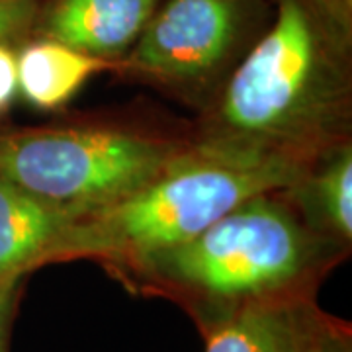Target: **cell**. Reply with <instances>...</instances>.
I'll list each match as a JSON object with an SVG mask.
<instances>
[{"label":"cell","mask_w":352,"mask_h":352,"mask_svg":"<svg viewBox=\"0 0 352 352\" xmlns=\"http://www.w3.org/2000/svg\"><path fill=\"white\" fill-rule=\"evenodd\" d=\"M206 352H351L342 325L300 292L219 305Z\"/></svg>","instance_id":"cell-6"},{"label":"cell","mask_w":352,"mask_h":352,"mask_svg":"<svg viewBox=\"0 0 352 352\" xmlns=\"http://www.w3.org/2000/svg\"><path fill=\"white\" fill-rule=\"evenodd\" d=\"M344 108V85L329 69L300 0H280L276 20L227 82L215 138L314 157Z\"/></svg>","instance_id":"cell-2"},{"label":"cell","mask_w":352,"mask_h":352,"mask_svg":"<svg viewBox=\"0 0 352 352\" xmlns=\"http://www.w3.org/2000/svg\"><path fill=\"white\" fill-rule=\"evenodd\" d=\"M18 92V53L0 43V112H4Z\"/></svg>","instance_id":"cell-13"},{"label":"cell","mask_w":352,"mask_h":352,"mask_svg":"<svg viewBox=\"0 0 352 352\" xmlns=\"http://www.w3.org/2000/svg\"><path fill=\"white\" fill-rule=\"evenodd\" d=\"M186 145L113 127L0 133V176L73 219L126 198Z\"/></svg>","instance_id":"cell-4"},{"label":"cell","mask_w":352,"mask_h":352,"mask_svg":"<svg viewBox=\"0 0 352 352\" xmlns=\"http://www.w3.org/2000/svg\"><path fill=\"white\" fill-rule=\"evenodd\" d=\"M108 67L110 61L41 39L18 53V90L32 106L55 110L71 100L94 73Z\"/></svg>","instance_id":"cell-9"},{"label":"cell","mask_w":352,"mask_h":352,"mask_svg":"<svg viewBox=\"0 0 352 352\" xmlns=\"http://www.w3.org/2000/svg\"><path fill=\"white\" fill-rule=\"evenodd\" d=\"M159 0H55L41 20L45 39L104 61L129 51Z\"/></svg>","instance_id":"cell-7"},{"label":"cell","mask_w":352,"mask_h":352,"mask_svg":"<svg viewBox=\"0 0 352 352\" xmlns=\"http://www.w3.org/2000/svg\"><path fill=\"white\" fill-rule=\"evenodd\" d=\"M278 194L241 201L192 241L138 268L217 305L300 292L325 256V239Z\"/></svg>","instance_id":"cell-3"},{"label":"cell","mask_w":352,"mask_h":352,"mask_svg":"<svg viewBox=\"0 0 352 352\" xmlns=\"http://www.w3.org/2000/svg\"><path fill=\"white\" fill-rule=\"evenodd\" d=\"M73 217L43 204L0 176V278L24 276Z\"/></svg>","instance_id":"cell-8"},{"label":"cell","mask_w":352,"mask_h":352,"mask_svg":"<svg viewBox=\"0 0 352 352\" xmlns=\"http://www.w3.org/2000/svg\"><path fill=\"white\" fill-rule=\"evenodd\" d=\"M239 24L237 0H168L129 50L126 67L163 82L201 80L226 59Z\"/></svg>","instance_id":"cell-5"},{"label":"cell","mask_w":352,"mask_h":352,"mask_svg":"<svg viewBox=\"0 0 352 352\" xmlns=\"http://www.w3.org/2000/svg\"><path fill=\"white\" fill-rule=\"evenodd\" d=\"M325 24L342 47L349 41L352 30V0H315Z\"/></svg>","instance_id":"cell-12"},{"label":"cell","mask_w":352,"mask_h":352,"mask_svg":"<svg viewBox=\"0 0 352 352\" xmlns=\"http://www.w3.org/2000/svg\"><path fill=\"white\" fill-rule=\"evenodd\" d=\"M311 157L208 135L126 198L75 217L43 264L106 258L133 266L200 235L241 201L294 188Z\"/></svg>","instance_id":"cell-1"},{"label":"cell","mask_w":352,"mask_h":352,"mask_svg":"<svg viewBox=\"0 0 352 352\" xmlns=\"http://www.w3.org/2000/svg\"><path fill=\"white\" fill-rule=\"evenodd\" d=\"M39 18V0H0V43L10 45L28 36Z\"/></svg>","instance_id":"cell-11"},{"label":"cell","mask_w":352,"mask_h":352,"mask_svg":"<svg viewBox=\"0 0 352 352\" xmlns=\"http://www.w3.org/2000/svg\"><path fill=\"white\" fill-rule=\"evenodd\" d=\"M20 280L22 276L0 278V352H6L8 327H10V319H12Z\"/></svg>","instance_id":"cell-14"},{"label":"cell","mask_w":352,"mask_h":352,"mask_svg":"<svg viewBox=\"0 0 352 352\" xmlns=\"http://www.w3.org/2000/svg\"><path fill=\"white\" fill-rule=\"evenodd\" d=\"M303 188L305 210L315 223L342 243L352 239V149L351 143L331 145L323 161L307 168L296 184Z\"/></svg>","instance_id":"cell-10"}]
</instances>
